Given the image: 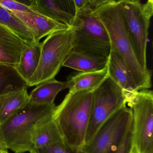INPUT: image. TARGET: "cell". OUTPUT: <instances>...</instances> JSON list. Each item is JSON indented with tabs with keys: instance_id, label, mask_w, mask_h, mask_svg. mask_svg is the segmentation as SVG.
Wrapping results in <instances>:
<instances>
[{
	"instance_id": "obj_1",
	"label": "cell",
	"mask_w": 153,
	"mask_h": 153,
	"mask_svg": "<svg viewBox=\"0 0 153 153\" xmlns=\"http://www.w3.org/2000/svg\"><path fill=\"white\" fill-rule=\"evenodd\" d=\"M93 11L107 32L111 51L118 54L125 61L139 91L151 88L152 72L143 68L136 57L128 36L120 1L111 0Z\"/></svg>"
},
{
	"instance_id": "obj_2",
	"label": "cell",
	"mask_w": 153,
	"mask_h": 153,
	"mask_svg": "<svg viewBox=\"0 0 153 153\" xmlns=\"http://www.w3.org/2000/svg\"><path fill=\"white\" fill-rule=\"evenodd\" d=\"M93 92L68 93L52 114L64 142L72 149L81 150L90 120Z\"/></svg>"
},
{
	"instance_id": "obj_3",
	"label": "cell",
	"mask_w": 153,
	"mask_h": 153,
	"mask_svg": "<svg viewBox=\"0 0 153 153\" xmlns=\"http://www.w3.org/2000/svg\"><path fill=\"white\" fill-rule=\"evenodd\" d=\"M56 106L37 105L29 101L18 113L0 126V142L15 153L30 152L33 148L31 134L34 124L53 113Z\"/></svg>"
},
{
	"instance_id": "obj_4",
	"label": "cell",
	"mask_w": 153,
	"mask_h": 153,
	"mask_svg": "<svg viewBox=\"0 0 153 153\" xmlns=\"http://www.w3.org/2000/svg\"><path fill=\"white\" fill-rule=\"evenodd\" d=\"M90 5L76 13L70 26L74 34L73 49L108 57L111 51L107 32Z\"/></svg>"
},
{
	"instance_id": "obj_5",
	"label": "cell",
	"mask_w": 153,
	"mask_h": 153,
	"mask_svg": "<svg viewBox=\"0 0 153 153\" xmlns=\"http://www.w3.org/2000/svg\"><path fill=\"white\" fill-rule=\"evenodd\" d=\"M124 13L128 36L136 57L142 67L148 70L146 61L150 21L153 14V0L143 4L140 0L119 1Z\"/></svg>"
},
{
	"instance_id": "obj_6",
	"label": "cell",
	"mask_w": 153,
	"mask_h": 153,
	"mask_svg": "<svg viewBox=\"0 0 153 153\" xmlns=\"http://www.w3.org/2000/svg\"><path fill=\"white\" fill-rule=\"evenodd\" d=\"M74 34L70 28L50 34L41 43L38 66L30 86L55 78L68 54L73 48Z\"/></svg>"
},
{
	"instance_id": "obj_7",
	"label": "cell",
	"mask_w": 153,
	"mask_h": 153,
	"mask_svg": "<svg viewBox=\"0 0 153 153\" xmlns=\"http://www.w3.org/2000/svg\"><path fill=\"white\" fill-rule=\"evenodd\" d=\"M133 115L135 153H153V93L142 90L125 95Z\"/></svg>"
},
{
	"instance_id": "obj_8",
	"label": "cell",
	"mask_w": 153,
	"mask_h": 153,
	"mask_svg": "<svg viewBox=\"0 0 153 153\" xmlns=\"http://www.w3.org/2000/svg\"><path fill=\"white\" fill-rule=\"evenodd\" d=\"M126 104L123 89L108 76L93 92L90 120L85 144L92 140L100 127L113 113Z\"/></svg>"
},
{
	"instance_id": "obj_9",
	"label": "cell",
	"mask_w": 153,
	"mask_h": 153,
	"mask_svg": "<svg viewBox=\"0 0 153 153\" xmlns=\"http://www.w3.org/2000/svg\"><path fill=\"white\" fill-rule=\"evenodd\" d=\"M133 122L126 105L119 109L102 124L92 140L84 146L85 153H112L118 147Z\"/></svg>"
},
{
	"instance_id": "obj_10",
	"label": "cell",
	"mask_w": 153,
	"mask_h": 153,
	"mask_svg": "<svg viewBox=\"0 0 153 153\" xmlns=\"http://www.w3.org/2000/svg\"><path fill=\"white\" fill-rule=\"evenodd\" d=\"M30 46L9 28L0 24V63L14 69L23 51Z\"/></svg>"
},
{
	"instance_id": "obj_11",
	"label": "cell",
	"mask_w": 153,
	"mask_h": 153,
	"mask_svg": "<svg viewBox=\"0 0 153 153\" xmlns=\"http://www.w3.org/2000/svg\"><path fill=\"white\" fill-rule=\"evenodd\" d=\"M107 67L108 76L123 89L125 94L139 91L129 68L118 54L110 51Z\"/></svg>"
},
{
	"instance_id": "obj_12",
	"label": "cell",
	"mask_w": 153,
	"mask_h": 153,
	"mask_svg": "<svg viewBox=\"0 0 153 153\" xmlns=\"http://www.w3.org/2000/svg\"><path fill=\"white\" fill-rule=\"evenodd\" d=\"M108 57L72 49L62 64L81 72L96 71L107 67Z\"/></svg>"
},
{
	"instance_id": "obj_13",
	"label": "cell",
	"mask_w": 153,
	"mask_h": 153,
	"mask_svg": "<svg viewBox=\"0 0 153 153\" xmlns=\"http://www.w3.org/2000/svg\"><path fill=\"white\" fill-rule=\"evenodd\" d=\"M52 114L43 117L34 124L31 134L33 148H40L64 142L52 119Z\"/></svg>"
},
{
	"instance_id": "obj_14",
	"label": "cell",
	"mask_w": 153,
	"mask_h": 153,
	"mask_svg": "<svg viewBox=\"0 0 153 153\" xmlns=\"http://www.w3.org/2000/svg\"><path fill=\"white\" fill-rule=\"evenodd\" d=\"M29 101L27 87L0 94V126L22 110Z\"/></svg>"
},
{
	"instance_id": "obj_15",
	"label": "cell",
	"mask_w": 153,
	"mask_h": 153,
	"mask_svg": "<svg viewBox=\"0 0 153 153\" xmlns=\"http://www.w3.org/2000/svg\"><path fill=\"white\" fill-rule=\"evenodd\" d=\"M108 76L107 67L96 71L81 72L68 77L67 88L69 93H76L80 92H93Z\"/></svg>"
},
{
	"instance_id": "obj_16",
	"label": "cell",
	"mask_w": 153,
	"mask_h": 153,
	"mask_svg": "<svg viewBox=\"0 0 153 153\" xmlns=\"http://www.w3.org/2000/svg\"><path fill=\"white\" fill-rule=\"evenodd\" d=\"M41 54V43L34 44L27 48L22 54L19 64L14 70L28 87L31 78L39 63Z\"/></svg>"
},
{
	"instance_id": "obj_17",
	"label": "cell",
	"mask_w": 153,
	"mask_h": 153,
	"mask_svg": "<svg viewBox=\"0 0 153 153\" xmlns=\"http://www.w3.org/2000/svg\"><path fill=\"white\" fill-rule=\"evenodd\" d=\"M66 82H60L55 78L37 85L30 93V101L37 105H51L58 93L67 89Z\"/></svg>"
},
{
	"instance_id": "obj_18",
	"label": "cell",
	"mask_w": 153,
	"mask_h": 153,
	"mask_svg": "<svg viewBox=\"0 0 153 153\" xmlns=\"http://www.w3.org/2000/svg\"><path fill=\"white\" fill-rule=\"evenodd\" d=\"M70 28L69 25L64 22L37 13L34 17L31 33L34 42L37 44L44 37Z\"/></svg>"
},
{
	"instance_id": "obj_19",
	"label": "cell",
	"mask_w": 153,
	"mask_h": 153,
	"mask_svg": "<svg viewBox=\"0 0 153 153\" xmlns=\"http://www.w3.org/2000/svg\"><path fill=\"white\" fill-rule=\"evenodd\" d=\"M0 24L4 25L30 45L36 44L33 36L25 25L0 4Z\"/></svg>"
},
{
	"instance_id": "obj_20",
	"label": "cell",
	"mask_w": 153,
	"mask_h": 153,
	"mask_svg": "<svg viewBox=\"0 0 153 153\" xmlns=\"http://www.w3.org/2000/svg\"><path fill=\"white\" fill-rule=\"evenodd\" d=\"M27 87L13 68L0 63V94Z\"/></svg>"
},
{
	"instance_id": "obj_21",
	"label": "cell",
	"mask_w": 153,
	"mask_h": 153,
	"mask_svg": "<svg viewBox=\"0 0 153 153\" xmlns=\"http://www.w3.org/2000/svg\"><path fill=\"white\" fill-rule=\"evenodd\" d=\"M0 4L20 20L31 33L34 17L39 13L33 8L13 0H0Z\"/></svg>"
},
{
	"instance_id": "obj_22",
	"label": "cell",
	"mask_w": 153,
	"mask_h": 153,
	"mask_svg": "<svg viewBox=\"0 0 153 153\" xmlns=\"http://www.w3.org/2000/svg\"><path fill=\"white\" fill-rule=\"evenodd\" d=\"M34 10L38 13L71 26L73 18L61 10L54 0H36Z\"/></svg>"
},
{
	"instance_id": "obj_23",
	"label": "cell",
	"mask_w": 153,
	"mask_h": 153,
	"mask_svg": "<svg viewBox=\"0 0 153 153\" xmlns=\"http://www.w3.org/2000/svg\"><path fill=\"white\" fill-rule=\"evenodd\" d=\"M30 153H85L82 150L72 149L64 142L51 145L40 148H33Z\"/></svg>"
},
{
	"instance_id": "obj_24",
	"label": "cell",
	"mask_w": 153,
	"mask_h": 153,
	"mask_svg": "<svg viewBox=\"0 0 153 153\" xmlns=\"http://www.w3.org/2000/svg\"><path fill=\"white\" fill-rule=\"evenodd\" d=\"M112 153H135L134 151L133 122L118 148Z\"/></svg>"
},
{
	"instance_id": "obj_25",
	"label": "cell",
	"mask_w": 153,
	"mask_h": 153,
	"mask_svg": "<svg viewBox=\"0 0 153 153\" xmlns=\"http://www.w3.org/2000/svg\"><path fill=\"white\" fill-rule=\"evenodd\" d=\"M61 10L73 18L75 16L76 10L73 0H54Z\"/></svg>"
},
{
	"instance_id": "obj_26",
	"label": "cell",
	"mask_w": 153,
	"mask_h": 153,
	"mask_svg": "<svg viewBox=\"0 0 153 153\" xmlns=\"http://www.w3.org/2000/svg\"><path fill=\"white\" fill-rule=\"evenodd\" d=\"M73 1L75 6L76 13L83 10L89 5H91L88 0H73Z\"/></svg>"
},
{
	"instance_id": "obj_27",
	"label": "cell",
	"mask_w": 153,
	"mask_h": 153,
	"mask_svg": "<svg viewBox=\"0 0 153 153\" xmlns=\"http://www.w3.org/2000/svg\"><path fill=\"white\" fill-rule=\"evenodd\" d=\"M92 7H99L110 1L111 0H88Z\"/></svg>"
},
{
	"instance_id": "obj_28",
	"label": "cell",
	"mask_w": 153,
	"mask_h": 153,
	"mask_svg": "<svg viewBox=\"0 0 153 153\" xmlns=\"http://www.w3.org/2000/svg\"><path fill=\"white\" fill-rule=\"evenodd\" d=\"M19 3L24 4L28 7H31L34 9L36 6V0H13Z\"/></svg>"
},
{
	"instance_id": "obj_29",
	"label": "cell",
	"mask_w": 153,
	"mask_h": 153,
	"mask_svg": "<svg viewBox=\"0 0 153 153\" xmlns=\"http://www.w3.org/2000/svg\"><path fill=\"white\" fill-rule=\"evenodd\" d=\"M7 150L4 146L0 142V153H2L4 151Z\"/></svg>"
},
{
	"instance_id": "obj_30",
	"label": "cell",
	"mask_w": 153,
	"mask_h": 153,
	"mask_svg": "<svg viewBox=\"0 0 153 153\" xmlns=\"http://www.w3.org/2000/svg\"><path fill=\"white\" fill-rule=\"evenodd\" d=\"M2 153H9V152H8L7 150H6V151H4Z\"/></svg>"
},
{
	"instance_id": "obj_31",
	"label": "cell",
	"mask_w": 153,
	"mask_h": 153,
	"mask_svg": "<svg viewBox=\"0 0 153 153\" xmlns=\"http://www.w3.org/2000/svg\"><path fill=\"white\" fill-rule=\"evenodd\" d=\"M116 1H123V0H116Z\"/></svg>"
}]
</instances>
